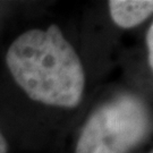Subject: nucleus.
I'll list each match as a JSON object with an SVG mask.
<instances>
[{
  "instance_id": "1",
  "label": "nucleus",
  "mask_w": 153,
  "mask_h": 153,
  "mask_svg": "<svg viewBox=\"0 0 153 153\" xmlns=\"http://www.w3.org/2000/svg\"><path fill=\"white\" fill-rule=\"evenodd\" d=\"M6 64L17 85L34 101L74 108L82 100V62L55 24L22 33L7 50Z\"/></svg>"
},
{
  "instance_id": "4",
  "label": "nucleus",
  "mask_w": 153,
  "mask_h": 153,
  "mask_svg": "<svg viewBox=\"0 0 153 153\" xmlns=\"http://www.w3.org/2000/svg\"><path fill=\"white\" fill-rule=\"evenodd\" d=\"M146 43L149 48V62L153 71V24L149 30L148 35H146Z\"/></svg>"
},
{
  "instance_id": "6",
  "label": "nucleus",
  "mask_w": 153,
  "mask_h": 153,
  "mask_svg": "<svg viewBox=\"0 0 153 153\" xmlns=\"http://www.w3.org/2000/svg\"><path fill=\"white\" fill-rule=\"evenodd\" d=\"M152 153H153V152H152Z\"/></svg>"
},
{
  "instance_id": "5",
  "label": "nucleus",
  "mask_w": 153,
  "mask_h": 153,
  "mask_svg": "<svg viewBox=\"0 0 153 153\" xmlns=\"http://www.w3.org/2000/svg\"><path fill=\"white\" fill-rule=\"evenodd\" d=\"M7 151H8L7 141H6V138L0 131V153H7Z\"/></svg>"
},
{
  "instance_id": "2",
  "label": "nucleus",
  "mask_w": 153,
  "mask_h": 153,
  "mask_svg": "<svg viewBox=\"0 0 153 153\" xmlns=\"http://www.w3.org/2000/svg\"><path fill=\"white\" fill-rule=\"evenodd\" d=\"M150 126L148 110L138 99L119 97L88 118L75 153H127L148 135Z\"/></svg>"
},
{
  "instance_id": "3",
  "label": "nucleus",
  "mask_w": 153,
  "mask_h": 153,
  "mask_svg": "<svg viewBox=\"0 0 153 153\" xmlns=\"http://www.w3.org/2000/svg\"><path fill=\"white\" fill-rule=\"evenodd\" d=\"M110 15L114 22L124 28L136 26L153 13V0H111Z\"/></svg>"
}]
</instances>
